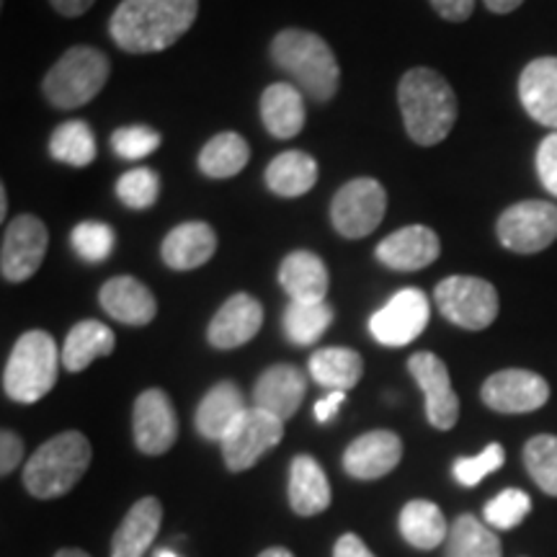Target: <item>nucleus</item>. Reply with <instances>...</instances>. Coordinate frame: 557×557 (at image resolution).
I'll list each match as a JSON object with an SVG mask.
<instances>
[{"label": "nucleus", "mask_w": 557, "mask_h": 557, "mask_svg": "<svg viewBox=\"0 0 557 557\" xmlns=\"http://www.w3.org/2000/svg\"><path fill=\"white\" fill-rule=\"evenodd\" d=\"M199 0H122L109 21L111 39L132 54L169 50L191 29Z\"/></svg>", "instance_id": "f257e3e1"}, {"label": "nucleus", "mask_w": 557, "mask_h": 557, "mask_svg": "<svg viewBox=\"0 0 557 557\" xmlns=\"http://www.w3.org/2000/svg\"><path fill=\"white\" fill-rule=\"evenodd\" d=\"M403 122L410 139L423 148L444 143L457 122V96L444 75L431 67H413L398 86Z\"/></svg>", "instance_id": "f03ea898"}, {"label": "nucleus", "mask_w": 557, "mask_h": 557, "mask_svg": "<svg viewBox=\"0 0 557 557\" xmlns=\"http://www.w3.org/2000/svg\"><path fill=\"white\" fill-rule=\"evenodd\" d=\"M271 60L289 73L305 96L331 101L338 90L341 70L329 41L305 29H284L271 41Z\"/></svg>", "instance_id": "7ed1b4c3"}, {"label": "nucleus", "mask_w": 557, "mask_h": 557, "mask_svg": "<svg viewBox=\"0 0 557 557\" xmlns=\"http://www.w3.org/2000/svg\"><path fill=\"white\" fill-rule=\"evenodd\" d=\"M90 442L81 431H62L34 451L24 470V485L34 498L50 500L65 496L86 475Z\"/></svg>", "instance_id": "20e7f679"}, {"label": "nucleus", "mask_w": 557, "mask_h": 557, "mask_svg": "<svg viewBox=\"0 0 557 557\" xmlns=\"http://www.w3.org/2000/svg\"><path fill=\"white\" fill-rule=\"evenodd\" d=\"M60 354L50 333L29 331L13 346L3 369V389L16 403H37L58 382Z\"/></svg>", "instance_id": "39448f33"}, {"label": "nucleus", "mask_w": 557, "mask_h": 557, "mask_svg": "<svg viewBox=\"0 0 557 557\" xmlns=\"http://www.w3.org/2000/svg\"><path fill=\"white\" fill-rule=\"evenodd\" d=\"M109 58L94 47H70L45 78V96L58 109H78L94 101L109 81Z\"/></svg>", "instance_id": "423d86ee"}, {"label": "nucleus", "mask_w": 557, "mask_h": 557, "mask_svg": "<svg viewBox=\"0 0 557 557\" xmlns=\"http://www.w3.org/2000/svg\"><path fill=\"white\" fill-rule=\"evenodd\" d=\"M436 308L465 331H483L498 318V292L478 276H449L434 292Z\"/></svg>", "instance_id": "0eeeda50"}, {"label": "nucleus", "mask_w": 557, "mask_h": 557, "mask_svg": "<svg viewBox=\"0 0 557 557\" xmlns=\"http://www.w3.org/2000/svg\"><path fill=\"white\" fill-rule=\"evenodd\" d=\"M387 212V191L374 178H351L338 189L331 205L333 227L348 240L367 238L380 227Z\"/></svg>", "instance_id": "6e6552de"}, {"label": "nucleus", "mask_w": 557, "mask_h": 557, "mask_svg": "<svg viewBox=\"0 0 557 557\" xmlns=\"http://www.w3.org/2000/svg\"><path fill=\"white\" fill-rule=\"evenodd\" d=\"M500 246L513 253H540L557 240V205L529 199L508 207L496 225Z\"/></svg>", "instance_id": "1a4fd4ad"}, {"label": "nucleus", "mask_w": 557, "mask_h": 557, "mask_svg": "<svg viewBox=\"0 0 557 557\" xmlns=\"http://www.w3.org/2000/svg\"><path fill=\"white\" fill-rule=\"evenodd\" d=\"M284 438V421L261 408H248L220 442L227 470L246 472Z\"/></svg>", "instance_id": "9d476101"}, {"label": "nucleus", "mask_w": 557, "mask_h": 557, "mask_svg": "<svg viewBox=\"0 0 557 557\" xmlns=\"http://www.w3.org/2000/svg\"><path fill=\"white\" fill-rule=\"evenodd\" d=\"M47 235L45 222L34 214H21L11 220L3 233V246H0V274L5 282L21 284L37 274L41 261L47 256Z\"/></svg>", "instance_id": "9b49d317"}, {"label": "nucleus", "mask_w": 557, "mask_h": 557, "mask_svg": "<svg viewBox=\"0 0 557 557\" xmlns=\"http://www.w3.org/2000/svg\"><path fill=\"white\" fill-rule=\"evenodd\" d=\"M431 318V305L421 289H400L385 308L377 310L369 320V331L382 346L398 348L408 346L426 331Z\"/></svg>", "instance_id": "f8f14e48"}, {"label": "nucleus", "mask_w": 557, "mask_h": 557, "mask_svg": "<svg viewBox=\"0 0 557 557\" xmlns=\"http://www.w3.org/2000/svg\"><path fill=\"white\" fill-rule=\"evenodd\" d=\"M480 398L496 413H532L549 400V385L529 369H500L485 380Z\"/></svg>", "instance_id": "ddd939ff"}, {"label": "nucleus", "mask_w": 557, "mask_h": 557, "mask_svg": "<svg viewBox=\"0 0 557 557\" xmlns=\"http://www.w3.org/2000/svg\"><path fill=\"white\" fill-rule=\"evenodd\" d=\"M132 431H135V444L143 455H165L176 444L178 418L163 389H145L135 400Z\"/></svg>", "instance_id": "4468645a"}, {"label": "nucleus", "mask_w": 557, "mask_h": 557, "mask_svg": "<svg viewBox=\"0 0 557 557\" xmlns=\"http://www.w3.org/2000/svg\"><path fill=\"white\" fill-rule=\"evenodd\" d=\"M408 369L426 395V416L431 426L438 431L455 429L459 418V398L451 387L447 364L436 354L418 351L408 359Z\"/></svg>", "instance_id": "2eb2a0df"}, {"label": "nucleus", "mask_w": 557, "mask_h": 557, "mask_svg": "<svg viewBox=\"0 0 557 557\" xmlns=\"http://www.w3.org/2000/svg\"><path fill=\"white\" fill-rule=\"evenodd\" d=\"M403 442L395 431H369L357 442L348 444L344 455V468L351 478L377 480L385 478L400 465Z\"/></svg>", "instance_id": "dca6fc26"}, {"label": "nucleus", "mask_w": 557, "mask_h": 557, "mask_svg": "<svg viewBox=\"0 0 557 557\" xmlns=\"http://www.w3.org/2000/svg\"><path fill=\"white\" fill-rule=\"evenodd\" d=\"M263 325V308L256 297L250 295H233L218 310V315L209 323L207 338L214 348H238L248 344L250 338L259 336Z\"/></svg>", "instance_id": "f3484780"}, {"label": "nucleus", "mask_w": 557, "mask_h": 557, "mask_svg": "<svg viewBox=\"0 0 557 557\" xmlns=\"http://www.w3.org/2000/svg\"><path fill=\"white\" fill-rule=\"evenodd\" d=\"M442 253L438 235L426 225H408L395 230L377 246V259L393 271H421L431 267Z\"/></svg>", "instance_id": "a211bd4d"}, {"label": "nucleus", "mask_w": 557, "mask_h": 557, "mask_svg": "<svg viewBox=\"0 0 557 557\" xmlns=\"http://www.w3.org/2000/svg\"><path fill=\"white\" fill-rule=\"evenodd\" d=\"M519 99L534 122L557 132V58L529 62L519 78Z\"/></svg>", "instance_id": "6ab92c4d"}, {"label": "nucleus", "mask_w": 557, "mask_h": 557, "mask_svg": "<svg viewBox=\"0 0 557 557\" xmlns=\"http://www.w3.org/2000/svg\"><path fill=\"white\" fill-rule=\"evenodd\" d=\"M305 389H308V382L297 367L274 364L256 382L253 403L256 408L276 416L278 421H287L302 406Z\"/></svg>", "instance_id": "aec40b11"}, {"label": "nucleus", "mask_w": 557, "mask_h": 557, "mask_svg": "<svg viewBox=\"0 0 557 557\" xmlns=\"http://www.w3.org/2000/svg\"><path fill=\"white\" fill-rule=\"evenodd\" d=\"M99 302L109 318L124 325H148L158 315L152 292L135 276H114L103 284Z\"/></svg>", "instance_id": "412c9836"}, {"label": "nucleus", "mask_w": 557, "mask_h": 557, "mask_svg": "<svg viewBox=\"0 0 557 557\" xmlns=\"http://www.w3.org/2000/svg\"><path fill=\"white\" fill-rule=\"evenodd\" d=\"M218 250V235L207 222H184V225L173 227L165 235L163 246H160V256H163L165 267L176 271H191L205 267Z\"/></svg>", "instance_id": "4be33fe9"}, {"label": "nucleus", "mask_w": 557, "mask_h": 557, "mask_svg": "<svg viewBox=\"0 0 557 557\" xmlns=\"http://www.w3.org/2000/svg\"><path fill=\"white\" fill-rule=\"evenodd\" d=\"M278 284L292 302H325L329 295V269L310 250H295L278 267Z\"/></svg>", "instance_id": "5701e85b"}, {"label": "nucleus", "mask_w": 557, "mask_h": 557, "mask_svg": "<svg viewBox=\"0 0 557 557\" xmlns=\"http://www.w3.org/2000/svg\"><path fill=\"white\" fill-rule=\"evenodd\" d=\"M163 506L158 498H143L129 508L127 517L111 540V557H143L158 537Z\"/></svg>", "instance_id": "b1692460"}, {"label": "nucleus", "mask_w": 557, "mask_h": 557, "mask_svg": "<svg viewBox=\"0 0 557 557\" xmlns=\"http://www.w3.org/2000/svg\"><path fill=\"white\" fill-rule=\"evenodd\" d=\"M248 406L243 400V393L233 382H220L201 398L197 408V431L209 442H222L235 421L246 413Z\"/></svg>", "instance_id": "393cba45"}, {"label": "nucleus", "mask_w": 557, "mask_h": 557, "mask_svg": "<svg viewBox=\"0 0 557 557\" xmlns=\"http://www.w3.org/2000/svg\"><path fill=\"white\" fill-rule=\"evenodd\" d=\"M289 506L299 517H315L331 506V483L310 455L292 459Z\"/></svg>", "instance_id": "a878e982"}, {"label": "nucleus", "mask_w": 557, "mask_h": 557, "mask_svg": "<svg viewBox=\"0 0 557 557\" xmlns=\"http://www.w3.org/2000/svg\"><path fill=\"white\" fill-rule=\"evenodd\" d=\"M261 120L271 137L292 139L305 127V99L292 83H271L261 96Z\"/></svg>", "instance_id": "bb28decb"}, {"label": "nucleus", "mask_w": 557, "mask_h": 557, "mask_svg": "<svg viewBox=\"0 0 557 557\" xmlns=\"http://www.w3.org/2000/svg\"><path fill=\"white\" fill-rule=\"evenodd\" d=\"M114 346L116 336L109 325L99 323V320H81L67 333L65 346H62V364L67 372H83L96 359L114 354Z\"/></svg>", "instance_id": "cd10ccee"}, {"label": "nucleus", "mask_w": 557, "mask_h": 557, "mask_svg": "<svg viewBox=\"0 0 557 557\" xmlns=\"http://www.w3.org/2000/svg\"><path fill=\"white\" fill-rule=\"evenodd\" d=\"M318 181L315 158L302 150H287L276 156L267 169V186L276 197L295 199L308 194Z\"/></svg>", "instance_id": "c85d7f7f"}, {"label": "nucleus", "mask_w": 557, "mask_h": 557, "mask_svg": "<svg viewBox=\"0 0 557 557\" xmlns=\"http://www.w3.org/2000/svg\"><path fill=\"white\" fill-rule=\"evenodd\" d=\"M310 374L312 380L318 382L320 387L333 389H351L364 374V361L354 348H341V346H329L320 348L310 357Z\"/></svg>", "instance_id": "c756f323"}, {"label": "nucleus", "mask_w": 557, "mask_h": 557, "mask_svg": "<svg viewBox=\"0 0 557 557\" xmlns=\"http://www.w3.org/2000/svg\"><path fill=\"white\" fill-rule=\"evenodd\" d=\"M400 534L410 547L436 549L449 537L442 508L431 500H410L400 511Z\"/></svg>", "instance_id": "7c9ffc66"}, {"label": "nucleus", "mask_w": 557, "mask_h": 557, "mask_svg": "<svg viewBox=\"0 0 557 557\" xmlns=\"http://www.w3.org/2000/svg\"><path fill=\"white\" fill-rule=\"evenodd\" d=\"M250 148L238 132H220L199 152V171L209 178H233L246 169Z\"/></svg>", "instance_id": "2f4dec72"}, {"label": "nucleus", "mask_w": 557, "mask_h": 557, "mask_svg": "<svg viewBox=\"0 0 557 557\" xmlns=\"http://www.w3.org/2000/svg\"><path fill=\"white\" fill-rule=\"evenodd\" d=\"M447 557H500V540L472 513H462L449 529Z\"/></svg>", "instance_id": "473e14b6"}, {"label": "nucleus", "mask_w": 557, "mask_h": 557, "mask_svg": "<svg viewBox=\"0 0 557 557\" xmlns=\"http://www.w3.org/2000/svg\"><path fill=\"white\" fill-rule=\"evenodd\" d=\"M333 323L329 302H289L284 310V333L295 346H310L320 341Z\"/></svg>", "instance_id": "72a5a7b5"}, {"label": "nucleus", "mask_w": 557, "mask_h": 557, "mask_svg": "<svg viewBox=\"0 0 557 557\" xmlns=\"http://www.w3.org/2000/svg\"><path fill=\"white\" fill-rule=\"evenodd\" d=\"M50 156L73 169H86L96 158V137L86 122L73 120L60 124L50 137Z\"/></svg>", "instance_id": "f704fd0d"}, {"label": "nucleus", "mask_w": 557, "mask_h": 557, "mask_svg": "<svg viewBox=\"0 0 557 557\" xmlns=\"http://www.w3.org/2000/svg\"><path fill=\"white\" fill-rule=\"evenodd\" d=\"M524 465L547 496H557V436L540 434L524 447Z\"/></svg>", "instance_id": "c9c22d12"}, {"label": "nucleus", "mask_w": 557, "mask_h": 557, "mask_svg": "<svg viewBox=\"0 0 557 557\" xmlns=\"http://www.w3.org/2000/svg\"><path fill=\"white\" fill-rule=\"evenodd\" d=\"M114 240H116L114 230H111L107 222H99V220L81 222V225H75L73 233H70V243H73L75 253L88 263L107 261L111 250H114Z\"/></svg>", "instance_id": "e433bc0d"}, {"label": "nucleus", "mask_w": 557, "mask_h": 557, "mask_svg": "<svg viewBox=\"0 0 557 557\" xmlns=\"http://www.w3.org/2000/svg\"><path fill=\"white\" fill-rule=\"evenodd\" d=\"M532 511V498L519 487H506L496 498L485 504V521L493 529H513Z\"/></svg>", "instance_id": "4c0bfd02"}, {"label": "nucleus", "mask_w": 557, "mask_h": 557, "mask_svg": "<svg viewBox=\"0 0 557 557\" xmlns=\"http://www.w3.org/2000/svg\"><path fill=\"white\" fill-rule=\"evenodd\" d=\"M160 194V176L150 169L127 171L116 181V197L129 209H148L156 205Z\"/></svg>", "instance_id": "58836bf2"}, {"label": "nucleus", "mask_w": 557, "mask_h": 557, "mask_svg": "<svg viewBox=\"0 0 557 557\" xmlns=\"http://www.w3.org/2000/svg\"><path fill=\"white\" fill-rule=\"evenodd\" d=\"M160 148V135L156 129L143 127V124H135V127H120L111 135V150L116 152L122 160H139L148 158L150 152Z\"/></svg>", "instance_id": "ea45409f"}, {"label": "nucleus", "mask_w": 557, "mask_h": 557, "mask_svg": "<svg viewBox=\"0 0 557 557\" xmlns=\"http://www.w3.org/2000/svg\"><path fill=\"white\" fill-rule=\"evenodd\" d=\"M504 459H506V455H504V447H500V444H487L480 455L457 459L455 462L457 483H462L468 487L478 485L480 480L491 475V472H496L500 465H504Z\"/></svg>", "instance_id": "a19ab883"}, {"label": "nucleus", "mask_w": 557, "mask_h": 557, "mask_svg": "<svg viewBox=\"0 0 557 557\" xmlns=\"http://www.w3.org/2000/svg\"><path fill=\"white\" fill-rule=\"evenodd\" d=\"M537 173H540L542 186H545V189L553 194V197H557V132L547 135L540 143Z\"/></svg>", "instance_id": "79ce46f5"}, {"label": "nucleus", "mask_w": 557, "mask_h": 557, "mask_svg": "<svg viewBox=\"0 0 557 557\" xmlns=\"http://www.w3.org/2000/svg\"><path fill=\"white\" fill-rule=\"evenodd\" d=\"M21 457H24V442H21L18 434L5 429L3 434H0V472H3V475H11V472L18 468Z\"/></svg>", "instance_id": "37998d69"}, {"label": "nucleus", "mask_w": 557, "mask_h": 557, "mask_svg": "<svg viewBox=\"0 0 557 557\" xmlns=\"http://www.w3.org/2000/svg\"><path fill=\"white\" fill-rule=\"evenodd\" d=\"M429 3L434 5L438 16L455 21V24L468 21L472 16V11H475V0H429Z\"/></svg>", "instance_id": "c03bdc74"}, {"label": "nucleus", "mask_w": 557, "mask_h": 557, "mask_svg": "<svg viewBox=\"0 0 557 557\" xmlns=\"http://www.w3.org/2000/svg\"><path fill=\"white\" fill-rule=\"evenodd\" d=\"M333 557H377V555H374L372 549L357 537V534H344V537L336 542Z\"/></svg>", "instance_id": "a18cd8bd"}, {"label": "nucleus", "mask_w": 557, "mask_h": 557, "mask_svg": "<svg viewBox=\"0 0 557 557\" xmlns=\"http://www.w3.org/2000/svg\"><path fill=\"white\" fill-rule=\"evenodd\" d=\"M344 400H346V393H341V389H333L329 398L318 400L315 403V418H318V421L329 423L331 418L338 413V408L344 406Z\"/></svg>", "instance_id": "49530a36"}, {"label": "nucleus", "mask_w": 557, "mask_h": 557, "mask_svg": "<svg viewBox=\"0 0 557 557\" xmlns=\"http://www.w3.org/2000/svg\"><path fill=\"white\" fill-rule=\"evenodd\" d=\"M94 3L96 0H50L52 9L58 11L60 16H67V18L83 16V13H86Z\"/></svg>", "instance_id": "de8ad7c7"}, {"label": "nucleus", "mask_w": 557, "mask_h": 557, "mask_svg": "<svg viewBox=\"0 0 557 557\" xmlns=\"http://www.w3.org/2000/svg\"><path fill=\"white\" fill-rule=\"evenodd\" d=\"M521 3H524V0H485L487 11H493V13H511V11H517Z\"/></svg>", "instance_id": "09e8293b"}, {"label": "nucleus", "mask_w": 557, "mask_h": 557, "mask_svg": "<svg viewBox=\"0 0 557 557\" xmlns=\"http://www.w3.org/2000/svg\"><path fill=\"white\" fill-rule=\"evenodd\" d=\"M259 557H295V555H292L289 549H284V547H269V549H263Z\"/></svg>", "instance_id": "8fccbe9b"}, {"label": "nucleus", "mask_w": 557, "mask_h": 557, "mask_svg": "<svg viewBox=\"0 0 557 557\" xmlns=\"http://www.w3.org/2000/svg\"><path fill=\"white\" fill-rule=\"evenodd\" d=\"M0 218H9V194L5 189H0Z\"/></svg>", "instance_id": "3c124183"}, {"label": "nucleus", "mask_w": 557, "mask_h": 557, "mask_svg": "<svg viewBox=\"0 0 557 557\" xmlns=\"http://www.w3.org/2000/svg\"><path fill=\"white\" fill-rule=\"evenodd\" d=\"M54 557H90V555L83 553V549H60Z\"/></svg>", "instance_id": "603ef678"}, {"label": "nucleus", "mask_w": 557, "mask_h": 557, "mask_svg": "<svg viewBox=\"0 0 557 557\" xmlns=\"http://www.w3.org/2000/svg\"><path fill=\"white\" fill-rule=\"evenodd\" d=\"M156 557H178L176 553H171V549H160V553Z\"/></svg>", "instance_id": "864d4df0"}]
</instances>
